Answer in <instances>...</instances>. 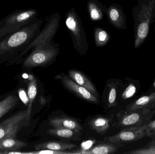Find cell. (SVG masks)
Wrapping results in <instances>:
<instances>
[{
    "label": "cell",
    "mask_w": 155,
    "mask_h": 154,
    "mask_svg": "<svg viewBox=\"0 0 155 154\" xmlns=\"http://www.w3.org/2000/svg\"><path fill=\"white\" fill-rule=\"evenodd\" d=\"M43 20L36 18L0 40V58H14L40 33Z\"/></svg>",
    "instance_id": "1"
},
{
    "label": "cell",
    "mask_w": 155,
    "mask_h": 154,
    "mask_svg": "<svg viewBox=\"0 0 155 154\" xmlns=\"http://www.w3.org/2000/svg\"><path fill=\"white\" fill-rule=\"evenodd\" d=\"M134 20V48L139 49L146 40L155 20V0H137L132 10Z\"/></svg>",
    "instance_id": "2"
},
{
    "label": "cell",
    "mask_w": 155,
    "mask_h": 154,
    "mask_svg": "<svg viewBox=\"0 0 155 154\" xmlns=\"http://www.w3.org/2000/svg\"><path fill=\"white\" fill-rule=\"evenodd\" d=\"M38 11L34 8L14 11L0 20V40L17 31L37 18Z\"/></svg>",
    "instance_id": "3"
},
{
    "label": "cell",
    "mask_w": 155,
    "mask_h": 154,
    "mask_svg": "<svg viewBox=\"0 0 155 154\" xmlns=\"http://www.w3.org/2000/svg\"><path fill=\"white\" fill-rule=\"evenodd\" d=\"M65 23L74 48L80 55H85L88 51V42L82 20L74 7L66 13Z\"/></svg>",
    "instance_id": "4"
},
{
    "label": "cell",
    "mask_w": 155,
    "mask_h": 154,
    "mask_svg": "<svg viewBox=\"0 0 155 154\" xmlns=\"http://www.w3.org/2000/svg\"><path fill=\"white\" fill-rule=\"evenodd\" d=\"M31 54L24 61L22 67L32 68L45 66L56 59L60 52V45L53 40L33 49Z\"/></svg>",
    "instance_id": "5"
},
{
    "label": "cell",
    "mask_w": 155,
    "mask_h": 154,
    "mask_svg": "<svg viewBox=\"0 0 155 154\" xmlns=\"http://www.w3.org/2000/svg\"><path fill=\"white\" fill-rule=\"evenodd\" d=\"M61 16L58 12L51 14L46 18V23L36 38L20 53L13 58L12 61H18L21 60L31 50L39 45H41L54 39L61 23Z\"/></svg>",
    "instance_id": "6"
},
{
    "label": "cell",
    "mask_w": 155,
    "mask_h": 154,
    "mask_svg": "<svg viewBox=\"0 0 155 154\" xmlns=\"http://www.w3.org/2000/svg\"><path fill=\"white\" fill-rule=\"evenodd\" d=\"M27 110L20 111L13 115L0 123V140L7 138H16V135L21 129L25 125H28Z\"/></svg>",
    "instance_id": "7"
},
{
    "label": "cell",
    "mask_w": 155,
    "mask_h": 154,
    "mask_svg": "<svg viewBox=\"0 0 155 154\" xmlns=\"http://www.w3.org/2000/svg\"><path fill=\"white\" fill-rule=\"evenodd\" d=\"M155 113V110L146 109L126 111L118 115L117 126L118 127H128L147 124Z\"/></svg>",
    "instance_id": "8"
},
{
    "label": "cell",
    "mask_w": 155,
    "mask_h": 154,
    "mask_svg": "<svg viewBox=\"0 0 155 154\" xmlns=\"http://www.w3.org/2000/svg\"><path fill=\"white\" fill-rule=\"evenodd\" d=\"M147 124L126 127L118 134L109 137L107 141L112 143H130L138 141L147 136Z\"/></svg>",
    "instance_id": "9"
},
{
    "label": "cell",
    "mask_w": 155,
    "mask_h": 154,
    "mask_svg": "<svg viewBox=\"0 0 155 154\" xmlns=\"http://www.w3.org/2000/svg\"><path fill=\"white\" fill-rule=\"evenodd\" d=\"M108 21L118 30H126L127 18L123 8L117 3L112 4L107 7L106 13Z\"/></svg>",
    "instance_id": "10"
},
{
    "label": "cell",
    "mask_w": 155,
    "mask_h": 154,
    "mask_svg": "<svg viewBox=\"0 0 155 154\" xmlns=\"http://www.w3.org/2000/svg\"><path fill=\"white\" fill-rule=\"evenodd\" d=\"M58 77V78L61 80L64 86L74 92L82 99L92 103H97L98 102L97 97L94 96L86 89L78 85L71 78L61 75H59Z\"/></svg>",
    "instance_id": "11"
},
{
    "label": "cell",
    "mask_w": 155,
    "mask_h": 154,
    "mask_svg": "<svg viewBox=\"0 0 155 154\" xmlns=\"http://www.w3.org/2000/svg\"><path fill=\"white\" fill-rule=\"evenodd\" d=\"M155 106V91L149 95L143 96L127 106L126 111L152 110Z\"/></svg>",
    "instance_id": "12"
},
{
    "label": "cell",
    "mask_w": 155,
    "mask_h": 154,
    "mask_svg": "<svg viewBox=\"0 0 155 154\" xmlns=\"http://www.w3.org/2000/svg\"><path fill=\"white\" fill-rule=\"evenodd\" d=\"M87 8L91 20L97 22L102 20L106 14L107 7L98 0H88Z\"/></svg>",
    "instance_id": "13"
},
{
    "label": "cell",
    "mask_w": 155,
    "mask_h": 154,
    "mask_svg": "<svg viewBox=\"0 0 155 154\" xmlns=\"http://www.w3.org/2000/svg\"><path fill=\"white\" fill-rule=\"evenodd\" d=\"M49 124L54 128L62 127L79 132L83 130L81 126L78 122L73 118L67 117H55L51 118Z\"/></svg>",
    "instance_id": "14"
},
{
    "label": "cell",
    "mask_w": 155,
    "mask_h": 154,
    "mask_svg": "<svg viewBox=\"0 0 155 154\" xmlns=\"http://www.w3.org/2000/svg\"><path fill=\"white\" fill-rule=\"evenodd\" d=\"M69 75L70 78L74 82L86 89L90 93H92L95 96L97 97L96 90L94 86V85L82 72L78 71L71 70L69 71Z\"/></svg>",
    "instance_id": "15"
},
{
    "label": "cell",
    "mask_w": 155,
    "mask_h": 154,
    "mask_svg": "<svg viewBox=\"0 0 155 154\" xmlns=\"http://www.w3.org/2000/svg\"><path fill=\"white\" fill-rule=\"evenodd\" d=\"M76 146L70 143L59 142H47L36 145L35 148L37 151L44 149L54 150V151H64L68 149L75 148Z\"/></svg>",
    "instance_id": "16"
},
{
    "label": "cell",
    "mask_w": 155,
    "mask_h": 154,
    "mask_svg": "<svg viewBox=\"0 0 155 154\" xmlns=\"http://www.w3.org/2000/svg\"><path fill=\"white\" fill-rule=\"evenodd\" d=\"M26 143L16 138L7 137L0 140V151H17L27 146Z\"/></svg>",
    "instance_id": "17"
},
{
    "label": "cell",
    "mask_w": 155,
    "mask_h": 154,
    "mask_svg": "<svg viewBox=\"0 0 155 154\" xmlns=\"http://www.w3.org/2000/svg\"><path fill=\"white\" fill-rule=\"evenodd\" d=\"M117 148L111 144H99L90 149L86 150H78L75 154H108L114 153L117 152Z\"/></svg>",
    "instance_id": "18"
},
{
    "label": "cell",
    "mask_w": 155,
    "mask_h": 154,
    "mask_svg": "<svg viewBox=\"0 0 155 154\" xmlns=\"http://www.w3.org/2000/svg\"><path fill=\"white\" fill-rule=\"evenodd\" d=\"M94 36L95 44L97 48L106 46L111 39V36L108 32L100 27L94 29Z\"/></svg>",
    "instance_id": "19"
},
{
    "label": "cell",
    "mask_w": 155,
    "mask_h": 154,
    "mask_svg": "<svg viewBox=\"0 0 155 154\" xmlns=\"http://www.w3.org/2000/svg\"><path fill=\"white\" fill-rule=\"evenodd\" d=\"M89 125L92 130L101 134H105L110 127L109 119L102 117L92 119L89 122Z\"/></svg>",
    "instance_id": "20"
},
{
    "label": "cell",
    "mask_w": 155,
    "mask_h": 154,
    "mask_svg": "<svg viewBox=\"0 0 155 154\" xmlns=\"http://www.w3.org/2000/svg\"><path fill=\"white\" fill-rule=\"evenodd\" d=\"M18 102V98L14 95H10L0 101V118L12 109Z\"/></svg>",
    "instance_id": "21"
},
{
    "label": "cell",
    "mask_w": 155,
    "mask_h": 154,
    "mask_svg": "<svg viewBox=\"0 0 155 154\" xmlns=\"http://www.w3.org/2000/svg\"><path fill=\"white\" fill-rule=\"evenodd\" d=\"M37 81L35 79H33L31 80L28 84V96L29 104H28V108L26 110H27L28 118L30 120L31 118L33 102L37 95Z\"/></svg>",
    "instance_id": "22"
},
{
    "label": "cell",
    "mask_w": 155,
    "mask_h": 154,
    "mask_svg": "<svg viewBox=\"0 0 155 154\" xmlns=\"http://www.w3.org/2000/svg\"><path fill=\"white\" fill-rule=\"evenodd\" d=\"M74 133H77L74 130L68 128L57 127L54 129H49L47 133L50 135L61 138H70L73 137Z\"/></svg>",
    "instance_id": "23"
},
{
    "label": "cell",
    "mask_w": 155,
    "mask_h": 154,
    "mask_svg": "<svg viewBox=\"0 0 155 154\" xmlns=\"http://www.w3.org/2000/svg\"><path fill=\"white\" fill-rule=\"evenodd\" d=\"M109 86V92L108 95V106L111 108L116 105L117 88L114 83H112Z\"/></svg>",
    "instance_id": "24"
},
{
    "label": "cell",
    "mask_w": 155,
    "mask_h": 154,
    "mask_svg": "<svg viewBox=\"0 0 155 154\" xmlns=\"http://www.w3.org/2000/svg\"><path fill=\"white\" fill-rule=\"evenodd\" d=\"M128 154H155V146H148L147 147L136 149L125 153Z\"/></svg>",
    "instance_id": "25"
},
{
    "label": "cell",
    "mask_w": 155,
    "mask_h": 154,
    "mask_svg": "<svg viewBox=\"0 0 155 154\" xmlns=\"http://www.w3.org/2000/svg\"><path fill=\"white\" fill-rule=\"evenodd\" d=\"M137 91V88L135 85L133 83H130L123 92L122 96V98L124 99L130 98L135 94Z\"/></svg>",
    "instance_id": "26"
},
{
    "label": "cell",
    "mask_w": 155,
    "mask_h": 154,
    "mask_svg": "<svg viewBox=\"0 0 155 154\" xmlns=\"http://www.w3.org/2000/svg\"><path fill=\"white\" fill-rule=\"evenodd\" d=\"M146 132L147 137L155 138V119L147 124Z\"/></svg>",
    "instance_id": "27"
},
{
    "label": "cell",
    "mask_w": 155,
    "mask_h": 154,
    "mask_svg": "<svg viewBox=\"0 0 155 154\" xmlns=\"http://www.w3.org/2000/svg\"><path fill=\"white\" fill-rule=\"evenodd\" d=\"M27 153L35 154H73L74 153L64 152L63 151H54V150H49V149H44V150H39V151H37L36 152Z\"/></svg>",
    "instance_id": "28"
},
{
    "label": "cell",
    "mask_w": 155,
    "mask_h": 154,
    "mask_svg": "<svg viewBox=\"0 0 155 154\" xmlns=\"http://www.w3.org/2000/svg\"><path fill=\"white\" fill-rule=\"evenodd\" d=\"M148 146H155V138H153V140L149 143Z\"/></svg>",
    "instance_id": "29"
},
{
    "label": "cell",
    "mask_w": 155,
    "mask_h": 154,
    "mask_svg": "<svg viewBox=\"0 0 155 154\" xmlns=\"http://www.w3.org/2000/svg\"><path fill=\"white\" fill-rule=\"evenodd\" d=\"M152 87L155 89V80L154 81L153 83V85H152Z\"/></svg>",
    "instance_id": "30"
},
{
    "label": "cell",
    "mask_w": 155,
    "mask_h": 154,
    "mask_svg": "<svg viewBox=\"0 0 155 154\" xmlns=\"http://www.w3.org/2000/svg\"><path fill=\"white\" fill-rule=\"evenodd\" d=\"M3 153L2 152H1V151H0V154H3Z\"/></svg>",
    "instance_id": "31"
},
{
    "label": "cell",
    "mask_w": 155,
    "mask_h": 154,
    "mask_svg": "<svg viewBox=\"0 0 155 154\" xmlns=\"http://www.w3.org/2000/svg\"><path fill=\"white\" fill-rule=\"evenodd\" d=\"M154 22H155V27H154V29H155V21H154Z\"/></svg>",
    "instance_id": "32"
},
{
    "label": "cell",
    "mask_w": 155,
    "mask_h": 154,
    "mask_svg": "<svg viewBox=\"0 0 155 154\" xmlns=\"http://www.w3.org/2000/svg\"><path fill=\"white\" fill-rule=\"evenodd\" d=\"M1 0H0V2H1Z\"/></svg>",
    "instance_id": "33"
}]
</instances>
